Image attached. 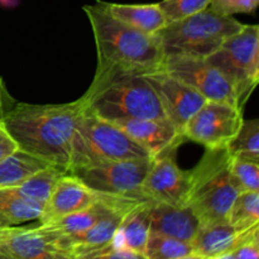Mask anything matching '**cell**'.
I'll return each instance as SVG.
<instances>
[{
  "mask_svg": "<svg viewBox=\"0 0 259 259\" xmlns=\"http://www.w3.org/2000/svg\"><path fill=\"white\" fill-rule=\"evenodd\" d=\"M82 113L80 99L65 104L15 103L2 120L19 151L67 172Z\"/></svg>",
  "mask_w": 259,
  "mask_h": 259,
  "instance_id": "6da1fadb",
  "label": "cell"
},
{
  "mask_svg": "<svg viewBox=\"0 0 259 259\" xmlns=\"http://www.w3.org/2000/svg\"><path fill=\"white\" fill-rule=\"evenodd\" d=\"M96 47L95 72L148 75L163 70L164 52L158 35L128 27L113 17L104 2L83 7Z\"/></svg>",
  "mask_w": 259,
  "mask_h": 259,
  "instance_id": "7a4b0ae2",
  "label": "cell"
},
{
  "mask_svg": "<svg viewBox=\"0 0 259 259\" xmlns=\"http://www.w3.org/2000/svg\"><path fill=\"white\" fill-rule=\"evenodd\" d=\"M80 100L83 110L108 121L166 119L158 98L144 75L95 72Z\"/></svg>",
  "mask_w": 259,
  "mask_h": 259,
  "instance_id": "3957f363",
  "label": "cell"
},
{
  "mask_svg": "<svg viewBox=\"0 0 259 259\" xmlns=\"http://www.w3.org/2000/svg\"><path fill=\"white\" fill-rule=\"evenodd\" d=\"M227 149H206L192 171L186 205L201 225L228 223L230 207L240 194L229 169Z\"/></svg>",
  "mask_w": 259,
  "mask_h": 259,
  "instance_id": "277c9868",
  "label": "cell"
},
{
  "mask_svg": "<svg viewBox=\"0 0 259 259\" xmlns=\"http://www.w3.org/2000/svg\"><path fill=\"white\" fill-rule=\"evenodd\" d=\"M148 157L152 156L116 124L83 110L76 126L70 166L66 174L75 168L104 162Z\"/></svg>",
  "mask_w": 259,
  "mask_h": 259,
  "instance_id": "5b68a950",
  "label": "cell"
},
{
  "mask_svg": "<svg viewBox=\"0 0 259 259\" xmlns=\"http://www.w3.org/2000/svg\"><path fill=\"white\" fill-rule=\"evenodd\" d=\"M244 25L235 18L223 17L205 9L168 23L157 35L166 57L186 56L206 60Z\"/></svg>",
  "mask_w": 259,
  "mask_h": 259,
  "instance_id": "8992f818",
  "label": "cell"
},
{
  "mask_svg": "<svg viewBox=\"0 0 259 259\" xmlns=\"http://www.w3.org/2000/svg\"><path fill=\"white\" fill-rule=\"evenodd\" d=\"M206 60L234 85L243 108L259 81V27L245 24Z\"/></svg>",
  "mask_w": 259,
  "mask_h": 259,
  "instance_id": "52a82bcc",
  "label": "cell"
},
{
  "mask_svg": "<svg viewBox=\"0 0 259 259\" xmlns=\"http://www.w3.org/2000/svg\"><path fill=\"white\" fill-rule=\"evenodd\" d=\"M153 161V157H148L104 162L75 168L68 175L80 180L89 190L100 196L146 199L141 187Z\"/></svg>",
  "mask_w": 259,
  "mask_h": 259,
  "instance_id": "ba28073f",
  "label": "cell"
},
{
  "mask_svg": "<svg viewBox=\"0 0 259 259\" xmlns=\"http://www.w3.org/2000/svg\"><path fill=\"white\" fill-rule=\"evenodd\" d=\"M163 71L194 89L206 100L228 103L243 109L234 85L205 58L167 56L164 57Z\"/></svg>",
  "mask_w": 259,
  "mask_h": 259,
  "instance_id": "9c48e42d",
  "label": "cell"
},
{
  "mask_svg": "<svg viewBox=\"0 0 259 259\" xmlns=\"http://www.w3.org/2000/svg\"><path fill=\"white\" fill-rule=\"evenodd\" d=\"M243 120V109L228 103L207 100L187 121L182 136L206 149L227 148Z\"/></svg>",
  "mask_w": 259,
  "mask_h": 259,
  "instance_id": "30bf717a",
  "label": "cell"
},
{
  "mask_svg": "<svg viewBox=\"0 0 259 259\" xmlns=\"http://www.w3.org/2000/svg\"><path fill=\"white\" fill-rule=\"evenodd\" d=\"M172 147L154 161L142 184L141 192L147 200L153 202L185 206L189 196L191 175L184 171L176 162V149Z\"/></svg>",
  "mask_w": 259,
  "mask_h": 259,
  "instance_id": "8fae6325",
  "label": "cell"
},
{
  "mask_svg": "<svg viewBox=\"0 0 259 259\" xmlns=\"http://www.w3.org/2000/svg\"><path fill=\"white\" fill-rule=\"evenodd\" d=\"M0 255L12 259H76L61 244L57 235L42 225L13 227L0 239Z\"/></svg>",
  "mask_w": 259,
  "mask_h": 259,
  "instance_id": "7c38bea8",
  "label": "cell"
},
{
  "mask_svg": "<svg viewBox=\"0 0 259 259\" xmlns=\"http://www.w3.org/2000/svg\"><path fill=\"white\" fill-rule=\"evenodd\" d=\"M144 76L158 98L164 118L171 121L182 134L187 121L207 100L194 89L169 76L163 70Z\"/></svg>",
  "mask_w": 259,
  "mask_h": 259,
  "instance_id": "4fadbf2b",
  "label": "cell"
},
{
  "mask_svg": "<svg viewBox=\"0 0 259 259\" xmlns=\"http://www.w3.org/2000/svg\"><path fill=\"white\" fill-rule=\"evenodd\" d=\"M98 200V195L89 190L72 175L62 174L53 185L40 214V225L50 224L67 215L86 209Z\"/></svg>",
  "mask_w": 259,
  "mask_h": 259,
  "instance_id": "5bb4252c",
  "label": "cell"
},
{
  "mask_svg": "<svg viewBox=\"0 0 259 259\" xmlns=\"http://www.w3.org/2000/svg\"><path fill=\"white\" fill-rule=\"evenodd\" d=\"M123 129L152 157H157L184 142L181 132L167 119H121L111 121Z\"/></svg>",
  "mask_w": 259,
  "mask_h": 259,
  "instance_id": "9a60e30c",
  "label": "cell"
},
{
  "mask_svg": "<svg viewBox=\"0 0 259 259\" xmlns=\"http://www.w3.org/2000/svg\"><path fill=\"white\" fill-rule=\"evenodd\" d=\"M254 238H259V227L250 230H239L229 223H220L201 225L191 244L194 253L210 259L234 252L240 245Z\"/></svg>",
  "mask_w": 259,
  "mask_h": 259,
  "instance_id": "2e32d148",
  "label": "cell"
},
{
  "mask_svg": "<svg viewBox=\"0 0 259 259\" xmlns=\"http://www.w3.org/2000/svg\"><path fill=\"white\" fill-rule=\"evenodd\" d=\"M151 234H161L192 243L201 223L187 205L175 206L151 201L149 206Z\"/></svg>",
  "mask_w": 259,
  "mask_h": 259,
  "instance_id": "e0dca14e",
  "label": "cell"
},
{
  "mask_svg": "<svg viewBox=\"0 0 259 259\" xmlns=\"http://www.w3.org/2000/svg\"><path fill=\"white\" fill-rule=\"evenodd\" d=\"M149 206L151 201L143 200L129 210L111 239V248H128L144 254L147 242L151 235Z\"/></svg>",
  "mask_w": 259,
  "mask_h": 259,
  "instance_id": "ac0fdd59",
  "label": "cell"
},
{
  "mask_svg": "<svg viewBox=\"0 0 259 259\" xmlns=\"http://www.w3.org/2000/svg\"><path fill=\"white\" fill-rule=\"evenodd\" d=\"M108 12L119 22L133 29L157 35L167 24L163 12L157 4H114L104 3Z\"/></svg>",
  "mask_w": 259,
  "mask_h": 259,
  "instance_id": "d6986e66",
  "label": "cell"
},
{
  "mask_svg": "<svg viewBox=\"0 0 259 259\" xmlns=\"http://www.w3.org/2000/svg\"><path fill=\"white\" fill-rule=\"evenodd\" d=\"M43 205L23 199L12 187L0 189V227H20L39 219Z\"/></svg>",
  "mask_w": 259,
  "mask_h": 259,
  "instance_id": "ffe728a7",
  "label": "cell"
},
{
  "mask_svg": "<svg viewBox=\"0 0 259 259\" xmlns=\"http://www.w3.org/2000/svg\"><path fill=\"white\" fill-rule=\"evenodd\" d=\"M47 167L51 166L46 162L22 151H17L9 158L0 162V189L18 184Z\"/></svg>",
  "mask_w": 259,
  "mask_h": 259,
  "instance_id": "44dd1931",
  "label": "cell"
},
{
  "mask_svg": "<svg viewBox=\"0 0 259 259\" xmlns=\"http://www.w3.org/2000/svg\"><path fill=\"white\" fill-rule=\"evenodd\" d=\"M232 158L259 162V120H243L239 131L227 146Z\"/></svg>",
  "mask_w": 259,
  "mask_h": 259,
  "instance_id": "7402d4cb",
  "label": "cell"
},
{
  "mask_svg": "<svg viewBox=\"0 0 259 259\" xmlns=\"http://www.w3.org/2000/svg\"><path fill=\"white\" fill-rule=\"evenodd\" d=\"M228 223L239 230L259 227V191H242L230 207Z\"/></svg>",
  "mask_w": 259,
  "mask_h": 259,
  "instance_id": "603a6c76",
  "label": "cell"
},
{
  "mask_svg": "<svg viewBox=\"0 0 259 259\" xmlns=\"http://www.w3.org/2000/svg\"><path fill=\"white\" fill-rule=\"evenodd\" d=\"M191 253H194L191 243L161 234L149 235L144 249L148 259H179Z\"/></svg>",
  "mask_w": 259,
  "mask_h": 259,
  "instance_id": "cb8c5ba5",
  "label": "cell"
},
{
  "mask_svg": "<svg viewBox=\"0 0 259 259\" xmlns=\"http://www.w3.org/2000/svg\"><path fill=\"white\" fill-rule=\"evenodd\" d=\"M229 169L240 191H259L258 162L230 157Z\"/></svg>",
  "mask_w": 259,
  "mask_h": 259,
  "instance_id": "d4e9b609",
  "label": "cell"
},
{
  "mask_svg": "<svg viewBox=\"0 0 259 259\" xmlns=\"http://www.w3.org/2000/svg\"><path fill=\"white\" fill-rule=\"evenodd\" d=\"M211 0H162L158 7L163 12L167 22H177L192 14L207 9Z\"/></svg>",
  "mask_w": 259,
  "mask_h": 259,
  "instance_id": "484cf974",
  "label": "cell"
},
{
  "mask_svg": "<svg viewBox=\"0 0 259 259\" xmlns=\"http://www.w3.org/2000/svg\"><path fill=\"white\" fill-rule=\"evenodd\" d=\"M259 0H211L207 10L223 17H233L238 13H253Z\"/></svg>",
  "mask_w": 259,
  "mask_h": 259,
  "instance_id": "4316f807",
  "label": "cell"
},
{
  "mask_svg": "<svg viewBox=\"0 0 259 259\" xmlns=\"http://www.w3.org/2000/svg\"><path fill=\"white\" fill-rule=\"evenodd\" d=\"M76 259H148L143 253L134 252L128 248H111L110 245L88 253V254L78 255Z\"/></svg>",
  "mask_w": 259,
  "mask_h": 259,
  "instance_id": "83f0119b",
  "label": "cell"
},
{
  "mask_svg": "<svg viewBox=\"0 0 259 259\" xmlns=\"http://www.w3.org/2000/svg\"><path fill=\"white\" fill-rule=\"evenodd\" d=\"M17 151H19L17 143L13 139V137L10 136L8 129L5 128L3 120H0V162L9 158Z\"/></svg>",
  "mask_w": 259,
  "mask_h": 259,
  "instance_id": "f1b7e54d",
  "label": "cell"
},
{
  "mask_svg": "<svg viewBox=\"0 0 259 259\" xmlns=\"http://www.w3.org/2000/svg\"><path fill=\"white\" fill-rule=\"evenodd\" d=\"M233 253L237 259H259V238L244 243Z\"/></svg>",
  "mask_w": 259,
  "mask_h": 259,
  "instance_id": "f546056e",
  "label": "cell"
},
{
  "mask_svg": "<svg viewBox=\"0 0 259 259\" xmlns=\"http://www.w3.org/2000/svg\"><path fill=\"white\" fill-rule=\"evenodd\" d=\"M15 103H17V101H15L14 98L10 95L4 80H3V77L0 76V120H2L5 116V114L15 105Z\"/></svg>",
  "mask_w": 259,
  "mask_h": 259,
  "instance_id": "4dcf8cb0",
  "label": "cell"
},
{
  "mask_svg": "<svg viewBox=\"0 0 259 259\" xmlns=\"http://www.w3.org/2000/svg\"><path fill=\"white\" fill-rule=\"evenodd\" d=\"M0 5L4 8H14L18 5V0H0Z\"/></svg>",
  "mask_w": 259,
  "mask_h": 259,
  "instance_id": "1f68e13d",
  "label": "cell"
},
{
  "mask_svg": "<svg viewBox=\"0 0 259 259\" xmlns=\"http://www.w3.org/2000/svg\"><path fill=\"white\" fill-rule=\"evenodd\" d=\"M210 259H237L235 257L234 253H225V254H222V255H218V257H214V258H210Z\"/></svg>",
  "mask_w": 259,
  "mask_h": 259,
  "instance_id": "d6a6232c",
  "label": "cell"
},
{
  "mask_svg": "<svg viewBox=\"0 0 259 259\" xmlns=\"http://www.w3.org/2000/svg\"><path fill=\"white\" fill-rule=\"evenodd\" d=\"M13 228V227H12ZM12 228H8V227H0V239H2V238H4L5 235L8 234V233L10 232V230H12Z\"/></svg>",
  "mask_w": 259,
  "mask_h": 259,
  "instance_id": "836d02e7",
  "label": "cell"
},
{
  "mask_svg": "<svg viewBox=\"0 0 259 259\" xmlns=\"http://www.w3.org/2000/svg\"><path fill=\"white\" fill-rule=\"evenodd\" d=\"M179 259H205L204 257H201V255L196 254V253H191V254L189 255H185V257H181Z\"/></svg>",
  "mask_w": 259,
  "mask_h": 259,
  "instance_id": "e575fe53",
  "label": "cell"
},
{
  "mask_svg": "<svg viewBox=\"0 0 259 259\" xmlns=\"http://www.w3.org/2000/svg\"><path fill=\"white\" fill-rule=\"evenodd\" d=\"M0 259H12V258H8V257H4V255H0Z\"/></svg>",
  "mask_w": 259,
  "mask_h": 259,
  "instance_id": "d590c367",
  "label": "cell"
}]
</instances>
